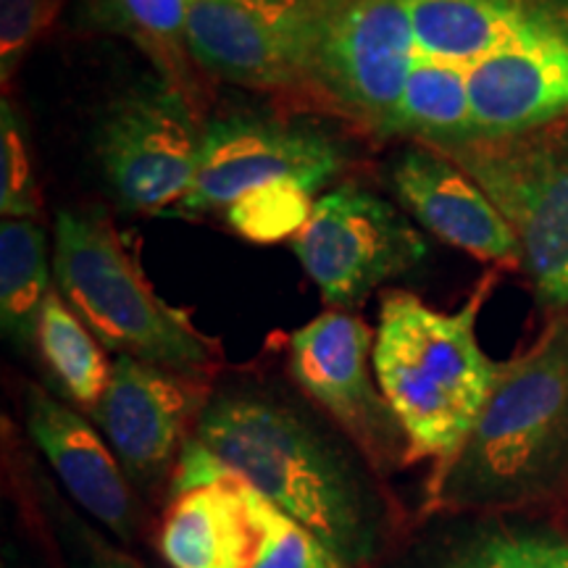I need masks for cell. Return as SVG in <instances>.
Segmentation results:
<instances>
[{"instance_id": "15", "label": "cell", "mask_w": 568, "mask_h": 568, "mask_svg": "<svg viewBox=\"0 0 568 568\" xmlns=\"http://www.w3.org/2000/svg\"><path fill=\"white\" fill-rule=\"evenodd\" d=\"M389 187L424 230L474 258L518 266L514 226L485 190L437 148L410 142L393 159Z\"/></svg>"}, {"instance_id": "8", "label": "cell", "mask_w": 568, "mask_h": 568, "mask_svg": "<svg viewBox=\"0 0 568 568\" xmlns=\"http://www.w3.org/2000/svg\"><path fill=\"white\" fill-rule=\"evenodd\" d=\"M347 163L343 142L314 122L253 111L209 119L195 180L166 216H211L247 190L282 180H297L316 193Z\"/></svg>"}, {"instance_id": "9", "label": "cell", "mask_w": 568, "mask_h": 568, "mask_svg": "<svg viewBox=\"0 0 568 568\" xmlns=\"http://www.w3.org/2000/svg\"><path fill=\"white\" fill-rule=\"evenodd\" d=\"M290 245L322 301L335 311L361 305L379 284L414 272L429 253L424 234L358 182L318 197L308 224Z\"/></svg>"}, {"instance_id": "25", "label": "cell", "mask_w": 568, "mask_h": 568, "mask_svg": "<svg viewBox=\"0 0 568 568\" xmlns=\"http://www.w3.org/2000/svg\"><path fill=\"white\" fill-rule=\"evenodd\" d=\"M0 213L3 219L42 222V195L30 138L9 98L0 103Z\"/></svg>"}, {"instance_id": "17", "label": "cell", "mask_w": 568, "mask_h": 568, "mask_svg": "<svg viewBox=\"0 0 568 568\" xmlns=\"http://www.w3.org/2000/svg\"><path fill=\"white\" fill-rule=\"evenodd\" d=\"M537 9L529 0H408L418 55L466 71L506 48Z\"/></svg>"}, {"instance_id": "14", "label": "cell", "mask_w": 568, "mask_h": 568, "mask_svg": "<svg viewBox=\"0 0 568 568\" xmlns=\"http://www.w3.org/2000/svg\"><path fill=\"white\" fill-rule=\"evenodd\" d=\"M159 550L172 568H251L258 550L240 477L190 439L172 477Z\"/></svg>"}, {"instance_id": "5", "label": "cell", "mask_w": 568, "mask_h": 568, "mask_svg": "<svg viewBox=\"0 0 568 568\" xmlns=\"http://www.w3.org/2000/svg\"><path fill=\"white\" fill-rule=\"evenodd\" d=\"M303 109L393 138L403 90L418 61L408 0H311Z\"/></svg>"}, {"instance_id": "2", "label": "cell", "mask_w": 568, "mask_h": 568, "mask_svg": "<svg viewBox=\"0 0 568 568\" xmlns=\"http://www.w3.org/2000/svg\"><path fill=\"white\" fill-rule=\"evenodd\" d=\"M568 481V308L521 355L500 364L458 456L432 477L429 508L500 510Z\"/></svg>"}, {"instance_id": "12", "label": "cell", "mask_w": 568, "mask_h": 568, "mask_svg": "<svg viewBox=\"0 0 568 568\" xmlns=\"http://www.w3.org/2000/svg\"><path fill=\"white\" fill-rule=\"evenodd\" d=\"M211 395L209 379L116 355L109 387L90 410V422L116 453L126 477L153 487L174 477Z\"/></svg>"}, {"instance_id": "7", "label": "cell", "mask_w": 568, "mask_h": 568, "mask_svg": "<svg viewBox=\"0 0 568 568\" xmlns=\"http://www.w3.org/2000/svg\"><path fill=\"white\" fill-rule=\"evenodd\" d=\"M203 132V119L161 77L119 92L95 126V155L119 209H174L195 180Z\"/></svg>"}, {"instance_id": "26", "label": "cell", "mask_w": 568, "mask_h": 568, "mask_svg": "<svg viewBox=\"0 0 568 568\" xmlns=\"http://www.w3.org/2000/svg\"><path fill=\"white\" fill-rule=\"evenodd\" d=\"M67 0H0V77L9 88L32 51V45L51 30Z\"/></svg>"}, {"instance_id": "3", "label": "cell", "mask_w": 568, "mask_h": 568, "mask_svg": "<svg viewBox=\"0 0 568 568\" xmlns=\"http://www.w3.org/2000/svg\"><path fill=\"white\" fill-rule=\"evenodd\" d=\"M495 274L458 311H437L403 290L382 295L374 374L408 443V460L445 468L487 406L500 364L481 351L477 322Z\"/></svg>"}, {"instance_id": "1", "label": "cell", "mask_w": 568, "mask_h": 568, "mask_svg": "<svg viewBox=\"0 0 568 568\" xmlns=\"http://www.w3.org/2000/svg\"><path fill=\"white\" fill-rule=\"evenodd\" d=\"M193 439L351 568L374 556L379 524L366 479L290 403L264 389L213 393Z\"/></svg>"}, {"instance_id": "18", "label": "cell", "mask_w": 568, "mask_h": 568, "mask_svg": "<svg viewBox=\"0 0 568 568\" xmlns=\"http://www.w3.org/2000/svg\"><path fill=\"white\" fill-rule=\"evenodd\" d=\"M193 0H98L95 19L122 34L151 61L153 74L169 82L203 122L211 105L209 77L197 67L187 42Z\"/></svg>"}, {"instance_id": "4", "label": "cell", "mask_w": 568, "mask_h": 568, "mask_svg": "<svg viewBox=\"0 0 568 568\" xmlns=\"http://www.w3.org/2000/svg\"><path fill=\"white\" fill-rule=\"evenodd\" d=\"M53 280L105 351L209 382L222 368V339L205 335L187 311L155 293L101 211H59Z\"/></svg>"}, {"instance_id": "6", "label": "cell", "mask_w": 568, "mask_h": 568, "mask_svg": "<svg viewBox=\"0 0 568 568\" xmlns=\"http://www.w3.org/2000/svg\"><path fill=\"white\" fill-rule=\"evenodd\" d=\"M435 148V145H432ZM514 226L537 301L568 308V119L508 138L439 145Z\"/></svg>"}, {"instance_id": "16", "label": "cell", "mask_w": 568, "mask_h": 568, "mask_svg": "<svg viewBox=\"0 0 568 568\" xmlns=\"http://www.w3.org/2000/svg\"><path fill=\"white\" fill-rule=\"evenodd\" d=\"M24 424L71 500L113 537L132 542L140 527L138 497L101 429L38 385L24 387Z\"/></svg>"}, {"instance_id": "22", "label": "cell", "mask_w": 568, "mask_h": 568, "mask_svg": "<svg viewBox=\"0 0 568 568\" xmlns=\"http://www.w3.org/2000/svg\"><path fill=\"white\" fill-rule=\"evenodd\" d=\"M314 190L297 180L247 190L224 211L226 226L247 243L276 245L293 240L314 213Z\"/></svg>"}, {"instance_id": "19", "label": "cell", "mask_w": 568, "mask_h": 568, "mask_svg": "<svg viewBox=\"0 0 568 568\" xmlns=\"http://www.w3.org/2000/svg\"><path fill=\"white\" fill-rule=\"evenodd\" d=\"M55 290L48 237L40 222L0 224V326L17 347L34 345L42 305Z\"/></svg>"}, {"instance_id": "21", "label": "cell", "mask_w": 568, "mask_h": 568, "mask_svg": "<svg viewBox=\"0 0 568 568\" xmlns=\"http://www.w3.org/2000/svg\"><path fill=\"white\" fill-rule=\"evenodd\" d=\"M474 134L468 103V71L418 55L403 90L393 138L424 145H453Z\"/></svg>"}, {"instance_id": "10", "label": "cell", "mask_w": 568, "mask_h": 568, "mask_svg": "<svg viewBox=\"0 0 568 568\" xmlns=\"http://www.w3.org/2000/svg\"><path fill=\"white\" fill-rule=\"evenodd\" d=\"M290 376L374 468L408 460V443L374 374V332L351 311H324L287 339Z\"/></svg>"}, {"instance_id": "23", "label": "cell", "mask_w": 568, "mask_h": 568, "mask_svg": "<svg viewBox=\"0 0 568 568\" xmlns=\"http://www.w3.org/2000/svg\"><path fill=\"white\" fill-rule=\"evenodd\" d=\"M437 568H568V537L545 527H493Z\"/></svg>"}, {"instance_id": "20", "label": "cell", "mask_w": 568, "mask_h": 568, "mask_svg": "<svg viewBox=\"0 0 568 568\" xmlns=\"http://www.w3.org/2000/svg\"><path fill=\"white\" fill-rule=\"evenodd\" d=\"M34 347L61 393L90 414L109 387L113 364H109L105 347L69 308L59 290H53L42 305Z\"/></svg>"}, {"instance_id": "13", "label": "cell", "mask_w": 568, "mask_h": 568, "mask_svg": "<svg viewBox=\"0 0 568 568\" xmlns=\"http://www.w3.org/2000/svg\"><path fill=\"white\" fill-rule=\"evenodd\" d=\"M471 138H508L568 119V13L542 9L506 48L468 69Z\"/></svg>"}, {"instance_id": "24", "label": "cell", "mask_w": 568, "mask_h": 568, "mask_svg": "<svg viewBox=\"0 0 568 568\" xmlns=\"http://www.w3.org/2000/svg\"><path fill=\"white\" fill-rule=\"evenodd\" d=\"M240 487L258 531V550L251 568H351L335 550L326 548L322 537L276 508L243 477Z\"/></svg>"}, {"instance_id": "27", "label": "cell", "mask_w": 568, "mask_h": 568, "mask_svg": "<svg viewBox=\"0 0 568 568\" xmlns=\"http://www.w3.org/2000/svg\"><path fill=\"white\" fill-rule=\"evenodd\" d=\"M84 539H88V548H84L88 550V566L84 568H142L132 556H126V552L116 548H109L101 537L88 535Z\"/></svg>"}, {"instance_id": "11", "label": "cell", "mask_w": 568, "mask_h": 568, "mask_svg": "<svg viewBox=\"0 0 568 568\" xmlns=\"http://www.w3.org/2000/svg\"><path fill=\"white\" fill-rule=\"evenodd\" d=\"M311 27V0H193L187 42L209 80L297 103Z\"/></svg>"}]
</instances>
